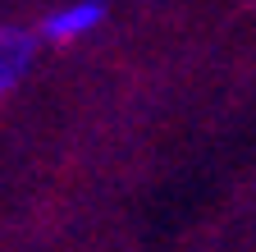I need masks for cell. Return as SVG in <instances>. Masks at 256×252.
Returning a JSON list of instances; mask_svg holds the SVG:
<instances>
[{
  "instance_id": "7a4b0ae2",
  "label": "cell",
  "mask_w": 256,
  "mask_h": 252,
  "mask_svg": "<svg viewBox=\"0 0 256 252\" xmlns=\"http://www.w3.org/2000/svg\"><path fill=\"white\" fill-rule=\"evenodd\" d=\"M37 42H42V33H23L14 23L0 33V92H14L28 78L32 60H37Z\"/></svg>"
},
{
  "instance_id": "6da1fadb",
  "label": "cell",
  "mask_w": 256,
  "mask_h": 252,
  "mask_svg": "<svg viewBox=\"0 0 256 252\" xmlns=\"http://www.w3.org/2000/svg\"><path fill=\"white\" fill-rule=\"evenodd\" d=\"M101 23H106V0H69V5H60L42 19V42H55V46L82 42Z\"/></svg>"
}]
</instances>
